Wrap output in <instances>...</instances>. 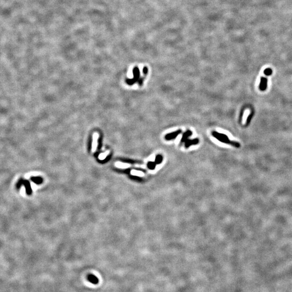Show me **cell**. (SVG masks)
Listing matches in <instances>:
<instances>
[{
    "label": "cell",
    "instance_id": "cell-1",
    "mask_svg": "<svg viewBox=\"0 0 292 292\" xmlns=\"http://www.w3.org/2000/svg\"><path fill=\"white\" fill-rule=\"evenodd\" d=\"M212 135L215 138H216L217 140H218L219 141H220L222 143L225 144H229L230 146H232L235 148H239L241 147V144L239 142L235 141H231L229 140L228 136L226 135L225 134L220 133L216 132V131H213L212 132Z\"/></svg>",
    "mask_w": 292,
    "mask_h": 292
},
{
    "label": "cell",
    "instance_id": "cell-2",
    "mask_svg": "<svg viewBox=\"0 0 292 292\" xmlns=\"http://www.w3.org/2000/svg\"><path fill=\"white\" fill-rule=\"evenodd\" d=\"M22 185L24 186L25 188L26 193L29 195H31L32 193V189L31 188V185H30V183L29 181L25 180H23V179H19V180L17 182L16 185L17 189H20Z\"/></svg>",
    "mask_w": 292,
    "mask_h": 292
},
{
    "label": "cell",
    "instance_id": "cell-3",
    "mask_svg": "<svg viewBox=\"0 0 292 292\" xmlns=\"http://www.w3.org/2000/svg\"><path fill=\"white\" fill-rule=\"evenodd\" d=\"M182 133L181 129H178L175 132H172L166 134L165 136V140L167 141H170V140H174L179 135H180Z\"/></svg>",
    "mask_w": 292,
    "mask_h": 292
},
{
    "label": "cell",
    "instance_id": "cell-4",
    "mask_svg": "<svg viewBox=\"0 0 292 292\" xmlns=\"http://www.w3.org/2000/svg\"><path fill=\"white\" fill-rule=\"evenodd\" d=\"M99 134L98 133H95L93 135V142H92V147H91V152H95L97 149L98 145V139H99Z\"/></svg>",
    "mask_w": 292,
    "mask_h": 292
},
{
    "label": "cell",
    "instance_id": "cell-5",
    "mask_svg": "<svg viewBox=\"0 0 292 292\" xmlns=\"http://www.w3.org/2000/svg\"><path fill=\"white\" fill-rule=\"evenodd\" d=\"M200 142V140L198 139V138H195L194 139H192V140H190V139H187L185 141V147L186 148H188L190 146H193V145H196V144H199Z\"/></svg>",
    "mask_w": 292,
    "mask_h": 292
},
{
    "label": "cell",
    "instance_id": "cell-6",
    "mask_svg": "<svg viewBox=\"0 0 292 292\" xmlns=\"http://www.w3.org/2000/svg\"><path fill=\"white\" fill-rule=\"evenodd\" d=\"M267 78H266L265 77L261 78V80H260V83L259 85V89L260 91H265L267 89Z\"/></svg>",
    "mask_w": 292,
    "mask_h": 292
},
{
    "label": "cell",
    "instance_id": "cell-7",
    "mask_svg": "<svg viewBox=\"0 0 292 292\" xmlns=\"http://www.w3.org/2000/svg\"><path fill=\"white\" fill-rule=\"evenodd\" d=\"M192 134H193V133L190 130H187V131H186L182 135V139H181V141H180L181 144L185 142L189 138V137L192 135Z\"/></svg>",
    "mask_w": 292,
    "mask_h": 292
},
{
    "label": "cell",
    "instance_id": "cell-8",
    "mask_svg": "<svg viewBox=\"0 0 292 292\" xmlns=\"http://www.w3.org/2000/svg\"><path fill=\"white\" fill-rule=\"evenodd\" d=\"M87 279L91 284H96L99 283V279L96 276L93 274H90L88 276Z\"/></svg>",
    "mask_w": 292,
    "mask_h": 292
},
{
    "label": "cell",
    "instance_id": "cell-9",
    "mask_svg": "<svg viewBox=\"0 0 292 292\" xmlns=\"http://www.w3.org/2000/svg\"><path fill=\"white\" fill-rule=\"evenodd\" d=\"M115 166L116 167H117V168L124 169L128 168L130 166V165L129 164L122 163V162H117L115 163Z\"/></svg>",
    "mask_w": 292,
    "mask_h": 292
},
{
    "label": "cell",
    "instance_id": "cell-10",
    "mask_svg": "<svg viewBox=\"0 0 292 292\" xmlns=\"http://www.w3.org/2000/svg\"><path fill=\"white\" fill-rule=\"evenodd\" d=\"M163 161V157L161 154H158L155 157V162L156 163L157 165H159L161 164Z\"/></svg>",
    "mask_w": 292,
    "mask_h": 292
},
{
    "label": "cell",
    "instance_id": "cell-11",
    "mask_svg": "<svg viewBox=\"0 0 292 292\" xmlns=\"http://www.w3.org/2000/svg\"><path fill=\"white\" fill-rule=\"evenodd\" d=\"M31 180L36 184H40L42 182V179L40 177H32Z\"/></svg>",
    "mask_w": 292,
    "mask_h": 292
},
{
    "label": "cell",
    "instance_id": "cell-12",
    "mask_svg": "<svg viewBox=\"0 0 292 292\" xmlns=\"http://www.w3.org/2000/svg\"><path fill=\"white\" fill-rule=\"evenodd\" d=\"M109 153H110L109 152V151L108 150V151L106 152L103 153H101L99 155V159L100 160H103L104 159H105L108 157V155H109Z\"/></svg>",
    "mask_w": 292,
    "mask_h": 292
},
{
    "label": "cell",
    "instance_id": "cell-13",
    "mask_svg": "<svg viewBox=\"0 0 292 292\" xmlns=\"http://www.w3.org/2000/svg\"><path fill=\"white\" fill-rule=\"evenodd\" d=\"M156 163L155 162H149L147 164V167L149 169H151V170H154L155 168V167H156Z\"/></svg>",
    "mask_w": 292,
    "mask_h": 292
},
{
    "label": "cell",
    "instance_id": "cell-14",
    "mask_svg": "<svg viewBox=\"0 0 292 292\" xmlns=\"http://www.w3.org/2000/svg\"><path fill=\"white\" fill-rule=\"evenodd\" d=\"M273 71L271 68H267L264 70V74L267 76H270L272 74Z\"/></svg>",
    "mask_w": 292,
    "mask_h": 292
},
{
    "label": "cell",
    "instance_id": "cell-15",
    "mask_svg": "<svg viewBox=\"0 0 292 292\" xmlns=\"http://www.w3.org/2000/svg\"><path fill=\"white\" fill-rule=\"evenodd\" d=\"M253 116V113L251 112V114L249 115H248V118H247V122H246V126L248 125L250 122H251V120L252 119V117Z\"/></svg>",
    "mask_w": 292,
    "mask_h": 292
},
{
    "label": "cell",
    "instance_id": "cell-16",
    "mask_svg": "<svg viewBox=\"0 0 292 292\" xmlns=\"http://www.w3.org/2000/svg\"><path fill=\"white\" fill-rule=\"evenodd\" d=\"M143 72H144V75H146L147 74V73H148V68H147V67H144V69H143Z\"/></svg>",
    "mask_w": 292,
    "mask_h": 292
}]
</instances>
